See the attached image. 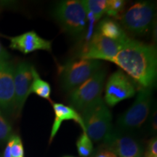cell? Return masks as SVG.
Masks as SVG:
<instances>
[{
	"label": "cell",
	"instance_id": "14",
	"mask_svg": "<svg viewBox=\"0 0 157 157\" xmlns=\"http://www.w3.org/2000/svg\"><path fill=\"white\" fill-rule=\"evenodd\" d=\"M52 108L55 113V119L53 124H52V131L50 137V143H51L53 138L56 136L57 132L60 129V125L63 121L73 120L81 126L84 132V126L83 121L80 116L76 110L72 109L71 107L65 105L64 104L55 103L52 104Z\"/></svg>",
	"mask_w": 157,
	"mask_h": 157
},
{
	"label": "cell",
	"instance_id": "25",
	"mask_svg": "<svg viewBox=\"0 0 157 157\" xmlns=\"http://www.w3.org/2000/svg\"><path fill=\"white\" fill-rule=\"evenodd\" d=\"M11 145H12V140L11 137L9 139L8 143H7V146H6L5 153H4V157H12L11 156Z\"/></svg>",
	"mask_w": 157,
	"mask_h": 157
},
{
	"label": "cell",
	"instance_id": "28",
	"mask_svg": "<svg viewBox=\"0 0 157 157\" xmlns=\"http://www.w3.org/2000/svg\"><path fill=\"white\" fill-rule=\"evenodd\" d=\"M137 157H143V156H137Z\"/></svg>",
	"mask_w": 157,
	"mask_h": 157
},
{
	"label": "cell",
	"instance_id": "22",
	"mask_svg": "<svg viewBox=\"0 0 157 157\" xmlns=\"http://www.w3.org/2000/svg\"><path fill=\"white\" fill-rule=\"evenodd\" d=\"M146 155H154V156L157 155V140L156 137L151 139L149 142L148 152Z\"/></svg>",
	"mask_w": 157,
	"mask_h": 157
},
{
	"label": "cell",
	"instance_id": "29",
	"mask_svg": "<svg viewBox=\"0 0 157 157\" xmlns=\"http://www.w3.org/2000/svg\"><path fill=\"white\" fill-rule=\"evenodd\" d=\"M91 157H93V156H91Z\"/></svg>",
	"mask_w": 157,
	"mask_h": 157
},
{
	"label": "cell",
	"instance_id": "19",
	"mask_svg": "<svg viewBox=\"0 0 157 157\" xmlns=\"http://www.w3.org/2000/svg\"><path fill=\"white\" fill-rule=\"evenodd\" d=\"M12 126L4 116L0 109V143H2L9 140L12 137Z\"/></svg>",
	"mask_w": 157,
	"mask_h": 157
},
{
	"label": "cell",
	"instance_id": "21",
	"mask_svg": "<svg viewBox=\"0 0 157 157\" xmlns=\"http://www.w3.org/2000/svg\"><path fill=\"white\" fill-rule=\"evenodd\" d=\"M11 140L12 157H24V149L21 139L16 135H12Z\"/></svg>",
	"mask_w": 157,
	"mask_h": 157
},
{
	"label": "cell",
	"instance_id": "15",
	"mask_svg": "<svg viewBox=\"0 0 157 157\" xmlns=\"http://www.w3.org/2000/svg\"><path fill=\"white\" fill-rule=\"evenodd\" d=\"M98 29V33L103 36L117 42L124 43L129 39L119 23L112 19L105 18L100 23Z\"/></svg>",
	"mask_w": 157,
	"mask_h": 157
},
{
	"label": "cell",
	"instance_id": "20",
	"mask_svg": "<svg viewBox=\"0 0 157 157\" xmlns=\"http://www.w3.org/2000/svg\"><path fill=\"white\" fill-rule=\"evenodd\" d=\"M125 2L122 0H108L105 13L109 16L117 17L123 10Z\"/></svg>",
	"mask_w": 157,
	"mask_h": 157
},
{
	"label": "cell",
	"instance_id": "9",
	"mask_svg": "<svg viewBox=\"0 0 157 157\" xmlns=\"http://www.w3.org/2000/svg\"><path fill=\"white\" fill-rule=\"evenodd\" d=\"M124 43L110 39L103 36L100 33L96 32L85 50L82 52L80 58L100 61L101 60H109L111 62L121 50Z\"/></svg>",
	"mask_w": 157,
	"mask_h": 157
},
{
	"label": "cell",
	"instance_id": "23",
	"mask_svg": "<svg viewBox=\"0 0 157 157\" xmlns=\"http://www.w3.org/2000/svg\"><path fill=\"white\" fill-rule=\"evenodd\" d=\"M10 58V54L7 52V51L2 46L0 43V63L7 61Z\"/></svg>",
	"mask_w": 157,
	"mask_h": 157
},
{
	"label": "cell",
	"instance_id": "18",
	"mask_svg": "<svg viewBox=\"0 0 157 157\" xmlns=\"http://www.w3.org/2000/svg\"><path fill=\"white\" fill-rule=\"evenodd\" d=\"M76 147L78 154L82 157L90 156L93 151V143L85 132H83V134L78 137L76 142Z\"/></svg>",
	"mask_w": 157,
	"mask_h": 157
},
{
	"label": "cell",
	"instance_id": "3",
	"mask_svg": "<svg viewBox=\"0 0 157 157\" xmlns=\"http://www.w3.org/2000/svg\"><path fill=\"white\" fill-rule=\"evenodd\" d=\"M54 16L66 32L78 36L87 25V17L82 1L67 0L58 4L54 10Z\"/></svg>",
	"mask_w": 157,
	"mask_h": 157
},
{
	"label": "cell",
	"instance_id": "26",
	"mask_svg": "<svg viewBox=\"0 0 157 157\" xmlns=\"http://www.w3.org/2000/svg\"><path fill=\"white\" fill-rule=\"evenodd\" d=\"M146 157H157V156H154V155H146Z\"/></svg>",
	"mask_w": 157,
	"mask_h": 157
},
{
	"label": "cell",
	"instance_id": "8",
	"mask_svg": "<svg viewBox=\"0 0 157 157\" xmlns=\"http://www.w3.org/2000/svg\"><path fill=\"white\" fill-rule=\"evenodd\" d=\"M105 149L119 157L143 156V147L136 137L126 131L113 130L103 141Z\"/></svg>",
	"mask_w": 157,
	"mask_h": 157
},
{
	"label": "cell",
	"instance_id": "24",
	"mask_svg": "<svg viewBox=\"0 0 157 157\" xmlns=\"http://www.w3.org/2000/svg\"><path fill=\"white\" fill-rule=\"evenodd\" d=\"M94 157H117L116 155L107 149H103L99 151Z\"/></svg>",
	"mask_w": 157,
	"mask_h": 157
},
{
	"label": "cell",
	"instance_id": "17",
	"mask_svg": "<svg viewBox=\"0 0 157 157\" xmlns=\"http://www.w3.org/2000/svg\"><path fill=\"white\" fill-rule=\"evenodd\" d=\"M86 13L96 20L100 19L105 13L107 0H83L82 1Z\"/></svg>",
	"mask_w": 157,
	"mask_h": 157
},
{
	"label": "cell",
	"instance_id": "2",
	"mask_svg": "<svg viewBox=\"0 0 157 157\" xmlns=\"http://www.w3.org/2000/svg\"><path fill=\"white\" fill-rule=\"evenodd\" d=\"M84 132L94 142L104 141L113 129L112 115L103 100L100 99L81 111Z\"/></svg>",
	"mask_w": 157,
	"mask_h": 157
},
{
	"label": "cell",
	"instance_id": "10",
	"mask_svg": "<svg viewBox=\"0 0 157 157\" xmlns=\"http://www.w3.org/2000/svg\"><path fill=\"white\" fill-rule=\"evenodd\" d=\"M105 90V103L111 107L123 100L133 97L135 94V85L121 71H117L111 74Z\"/></svg>",
	"mask_w": 157,
	"mask_h": 157
},
{
	"label": "cell",
	"instance_id": "16",
	"mask_svg": "<svg viewBox=\"0 0 157 157\" xmlns=\"http://www.w3.org/2000/svg\"><path fill=\"white\" fill-rule=\"evenodd\" d=\"M31 73H32L33 81L32 84H31V93H34L39 97L51 101V87L50 84L40 78L39 74L37 73L36 69L33 66H31Z\"/></svg>",
	"mask_w": 157,
	"mask_h": 157
},
{
	"label": "cell",
	"instance_id": "1",
	"mask_svg": "<svg viewBox=\"0 0 157 157\" xmlns=\"http://www.w3.org/2000/svg\"><path fill=\"white\" fill-rule=\"evenodd\" d=\"M111 62L143 88L154 86L157 74V52L154 45L129 38Z\"/></svg>",
	"mask_w": 157,
	"mask_h": 157
},
{
	"label": "cell",
	"instance_id": "6",
	"mask_svg": "<svg viewBox=\"0 0 157 157\" xmlns=\"http://www.w3.org/2000/svg\"><path fill=\"white\" fill-rule=\"evenodd\" d=\"M155 15V6L150 2H139L131 6L120 17L123 26L135 35H142L151 25Z\"/></svg>",
	"mask_w": 157,
	"mask_h": 157
},
{
	"label": "cell",
	"instance_id": "7",
	"mask_svg": "<svg viewBox=\"0 0 157 157\" xmlns=\"http://www.w3.org/2000/svg\"><path fill=\"white\" fill-rule=\"evenodd\" d=\"M151 105V91L143 88L137 94L133 105L118 118L119 129L126 131L140 127L148 118Z\"/></svg>",
	"mask_w": 157,
	"mask_h": 157
},
{
	"label": "cell",
	"instance_id": "13",
	"mask_svg": "<svg viewBox=\"0 0 157 157\" xmlns=\"http://www.w3.org/2000/svg\"><path fill=\"white\" fill-rule=\"evenodd\" d=\"M10 48L27 54L36 50L51 51L52 42L39 36L34 31H29L10 38Z\"/></svg>",
	"mask_w": 157,
	"mask_h": 157
},
{
	"label": "cell",
	"instance_id": "4",
	"mask_svg": "<svg viewBox=\"0 0 157 157\" xmlns=\"http://www.w3.org/2000/svg\"><path fill=\"white\" fill-rule=\"evenodd\" d=\"M102 63L97 60L80 59L68 62L60 73V84L65 91L71 92L101 69Z\"/></svg>",
	"mask_w": 157,
	"mask_h": 157
},
{
	"label": "cell",
	"instance_id": "12",
	"mask_svg": "<svg viewBox=\"0 0 157 157\" xmlns=\"http://www.w3.org/2000/svg\"><path fill=\"white\" fill-rule=\"evenodd\" d=\"M33 81L31 66L26 62H21L15 68V109L20 113L31 94Z\"/></svg>",
	"mask_w": 157,
	"mask_h": 157
},
{
	"label": "cell",
	"instance_id": "11",
	"mask_svg": "<svg viewBox=\"0 0 157 157\" xmlns=\"http://www.w3.org/2000/svg\"><path fill=\"white\" fill-rule=\"evenodd\" d=\"M15 67L8 61L0 63V109L6 113L15 109Z\"/></svg>",
	"mask_w": 157,
	"mask_h": 157
},
{
	"label": "cell",
	"instance_id": "5",
	"mask_svg": "<svg viewBox=\"0 0 157 157\" xmlns=\"http://www.w3.org/2000/svg\"><path fill=\"white\" fill-rule=\"evenodd\" d=\"M105 73L102 69L71 92L69 103L72 109L82 111L101 99Z\"/></svg>",
	"mask_w": 157,
	"mask_h": 157
},
{
	"label": "cell",
	"instance_id": "27",
	"mask_svg": "<svg viewBox=\"0 0 157 157\" xmlns=\"http://www.w3.org/2000/svg\"><path fill=\"white\" fill-rule=\"evenodd\" d=\"M63 157H74V156H65Z\"/></svg>",
	"mask_w": 157,
	"mask_h": 157
}]
</instances>
